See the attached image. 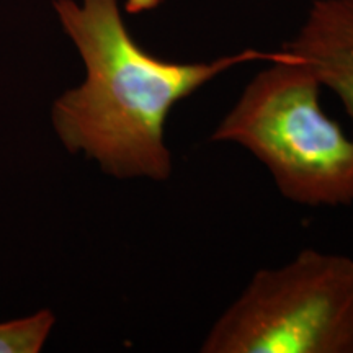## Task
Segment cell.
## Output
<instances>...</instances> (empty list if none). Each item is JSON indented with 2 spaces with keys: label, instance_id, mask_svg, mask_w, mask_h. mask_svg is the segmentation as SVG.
Returning <instances> with one entry per match:
<instances>
[{
  "label": "cell",
  "instance_id": "1",
  "mask_svg": "<svg viewBox=\"0 0 353 353\" xmlns=\"http://www.w3.org/2000/svg\"><path fill=\"white\" fill-rule=\"evenodd\" d=\"M52 8L85 68L81 85L52 103V128L65 151L120 180L170 179L165 125L175 105L237 65L293 56L249 48L213 61H167L132 38L118 0H52Z\"/></svg>",
  "mask_w": 353,
  "mask_h": 353
},
{
  "label": "cell",
  "instance_id": "2",
  "mask_svg": "<svg viewBox=\"0 0 353 353\" xmlns=\"http://www.w3.org/2000/svg\"><path fill=\"white\" fill-rule=\"evenodd\" d=\"M293 54V52H291ZM322 83L301 57L268 63L211 134L249 151L286 200L353 205V136L321 107Z\"/></svg>",
  "mask_w": 353,
  "mask_h": 353
},
{
  "label": "cell",
  "instance_id": "3",
  "mask_svg": "<svg viewBox=\"0 0 353 353\" xmlns=\"http://www.w3.org/2000/svg\"><path fill=\"white\" fill-rule=\"evenodd\" d=\"M200 352L353 353V259L304 249L255 272Z\"/></svg>",
  "mask_w": 353,
  "mask_h": 353
},
{
  "label": "cell",
  "instance_id": "4",
  "mask_svg": "<svg viewBox=\"0 0 353 353\" xmlns=\"http://www.w3.org/2000/svg\"><path fill=\"white\" fill-rule=\"evenodd\" d=\"M283 50L301 57L337 95L353 125V0H314Z\"/></svg>",
  "mask_w": 353,
  "mask_h": 353
},
{
  "label": "cell",
  "instance_id": "5",
  "mask_svg": "<svg viewBox=\"0 0 353 353\" xmlns=\"http://www.w3.org/2000/svg\"><path fill=\"white\" fill-rule=\"evenodd\" d=\"M56 324L51 309L0 322V353H39Z\"/></svg>",
  "mask_w": 353,
  "mask_h": 353
},
{
  "label": "cell",
  "instance_id": "6",
  "mask_svg": "<svg viewBox=\"0 0 353 353\" xmlns=\"http://www.w3.org/2000/svg\"><path fill=\"white\" fill-rule=\"evenodd\" d=\"M162 3H164V0H125L123 10H125L128 15H139V13L156 10V8L161 7Z\"/></svg>",
  "mask_w": 353,
  "mask_h": 353
}]
</instances>
